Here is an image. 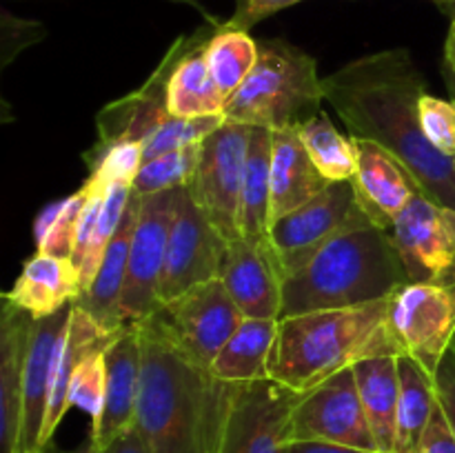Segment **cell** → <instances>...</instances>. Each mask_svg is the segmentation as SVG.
I'll return each mask as SVG.
<instances>
[{
  "mask_svg": "<svg viewBox=\"0 0 455 453\" xmlns=\"http://www.w3.org/2000/svg\"><path fill=\"white\" fill-rule=\"evenodd\" d=\"M323 91L351 138L385 147L431 200L455 211V160L440 154L422 133L420 100L427 84L409 49L355 58L324 76Z\"/></svg>",
  "mask_w": 455,
  "mask_h": 453,
  "instance_id": "1",
  "label": "cell"
},
{
  "mask_svg": "<svg viewBox=\"0 0 455 453\" xmlns=\"http://www.w3.org/2000/svg\"><path fill=\"white\" fill-rule=\"evenodd\" d=\"M138 324L142 373L136 426L151 453H213L238 382L218 380L182 351L156 315Z\"/></svg>",
  "mask_w": 455,
  "mask_h": 453,
  "instance_id": "2",
  "label": "cell"
},
{
  "mask_svg": "<svg viewBox=\"0 0 455 453\" xmlns=\"http://www.w3.org/2000/svg\"><path fill=\"white\" fill-rule=\"evenodd\" d=\"M407 282L389 229L376 225L364 211L283 280L280 318L385 300Z\"/></svg>",
  "mask_w": 455,
  "mask_h": 453,
  "instance_id": "3",
  "label": "cell"
},
{
  "mask_svg": "<svg viewBox=\"0 0 455 453\" xmlns=\"http://www.w3.org/2000/svg\"><path fill=\"white\" fill-rule=\"evenodd\" d=\"M391 298L278 320L269 378L296 393L378 355H403L389 324Z\"/></svg>",
  "mask_w": 455,
  "mask_h": 453,
  "instance_id": "4",
  "label": "cell"
},
{
  "mask_svg": "<svg viewBox=\"0 0 455 453\" xmlns=\"http://www.w3.org/2000/svg\"><path fill=\"white\" fill-rule=\"evenodd\" d=\"M323 100V78L309 53L283 38L258 40L256 65L227 100L225 118L249 127H296L318 114Z\"/></svg>",
  "mask_w": 455,
  "mask_h": 453,
  "instance_id": "5",
  "label": "cell"
},
{
  "mask_svg": "<svg viewBox=\"0 0 455 453\" xmlns=\"http://www.w3.org/2000/svg\"><path fill=\"white\" fill-rule=\"evenodd\" d=\"M251 127L225 123L200 142L198 164L187 191L227 240L240 238L244 167Z\"/></svg>",
  "mask_w": 455,
  "mask_h": 453,
  "instance_id": "6",
  "label": "cell"
},
{
  "mask_svg": "<svg viewBox=\"0 0 455 453\" xmlns=\"http://www.w3.org/2000/svg\"><path fill=\"white\" fill-rule=\"evenodd\" d=\"M364 213L354 180L331 182L323 194L278 218L269 226V244L278 258L283 280L305 266L329 240Z\"/></svg>",
  "mask_w": 455,
  "mask_h": 453,
  "instance_id": "7",
  "label": "cell"
},
{
  "mask_svg": "<svg viewBox=\"0 0 455 453\" xmlns=\"http://www.w3.org/2000/svg\"><path fill=\"white\" fill-rule=\"evenodd\" d=\"M389 324L403 355L435 376L455 338V284L407 282L391 296Z\"/></svg>",
  "mask_w": 455,
  "mask_h": 453,
  "instance_id": "8",
  "label": "cell"
},
{
  "mask_svg": "<svg viewBox=\"0 0 455 453\" xmlns=\"http://www.w3.org/2000/svg\"><path fill=\"white\" fill-rule=\"evenodd\" d=\"M300 395L271 378L238 385L213 453H287Z\"/></svg>",
  "mask_w": 455,
  "mask_h": 453,
  "instance_id": "9",
  "label": "cell"
},
{
  "mask_svg": "<svg viewBox=\"0 0 455 453\" xmlns=\"http://www.w3.org/2000/svg\"><path fill=\"white\" fill-rule=\"evenodd\" d=\"M227 244L229 240L204 216L187 187L178 189L167 260L160 280V305L176 300L198 284L216 280L220 275Z\"/></svg>",
  "mask_w": 455,
  "mask_h": 453,
  "instance_id": "10",
  "label": "cell"
},
{
  "mask_svg": "<svg viewBox=\"0 0 455 453\" xmlns=\"http://www.w3.org/2000/svg\"><path fill=\"white\" fill-rule=\"evenodd\" d=\"M176 198L178 189L140 195L123 296L124 322H140L160 309V280L167 260Z\"/></svg>",
  "mask_w": 455,
  "mask_h": 453,
  "instance_id": "11",
  "label": "cell"
},
{
  "mask_svg": "<svg viewBox=\"0 0 455 453\" xmlns=\"http://www.w3.org/2000/svg\"><path fill=\"white\" fill-rule=\"evenodd\" d=\"M409 282L455 284V211L416 194L389 229Z\"/></svg>",
  "mask_w": 455,
  "mask_h": 453,
  "instance_id": "12",
  "label": "cell"
},
{
  "mask_svg": "<svg viewBox=\"0 0 455 453\" xmlns=\"http://www.w3.org/2000/svg\"><path fill=\"white\" fill-rule=\"evenodd\" d=\"M293 440H315L378 451L360 400L354 367L300 395L291 413V442Z\"/></svg>",
  "mask_w": 455,
  "mask_h": 453,
  "instance_id": "13",
  "label": "cell"
},
{
  "mask_svg": "<svg viewBox=\"0 0 455 453\" xmlns=\"http://www.w3.org/2000/svg\"><path fill=\"white\" fill-rule=\"evenodd\" d=\"M154 315L182 351L204 367H212L218 351L244 320L220 278L198 284L176 300L164 302Z\"/></svg>",
  "mask_w": 455,
  "mask_h": 453,
  "instance_id": "14",
  "label": "cell"
},
{
  "mask_svg": "<svg viewBox=\"0 0 455 453\" xmlns=\"http://www.w3.org/2000/svg\"><path fill=\"white\" fill-rule=\"evenodd\" d=\"M180 52L182 38H178L142 87H138L136 91L120 98V100L109 102L100 111V115H98V142L84 154L89 171L96 167L98 160L111 147L124 145V142H138V145L145 147V142H149L172 118V111L167 105V84Z\"/></svg>",
  "mask_w": 455,
  "mask_h": 453,
  "instance_id": "15",
  "label": "cell"
},
{
  "mask_svg": "<svg viewBox=\"0 0 455 453\" xmlns=\"http://www.w3.org/2000/svg\"><path fill=\"white\" fill-rule=\"evenodd\" d=\"M218 278L222 280L244 318H280L283 271L269 240H231L227 244Z\"/></svg>",
  "mask_w": 455,
  "mask_h": 453,
  "instance_id": "16",
  "label": "cell"
},
{
  "mask_svg": "<svg viewBox=\"0 0 455 453\" xmlns=\"http://www.w3.org/2000/svg\"><path fill=\"white\" fill-rule=\"evenodd\" d=\"M107 389L102 413L92 425V442L98 449L136 425L142 373L140 324L127 322L105 351Z\"/></svg>",
  "mask_w": 455,
  "mask_h": 453,
  "instance_id": "17",
  "label": "cell"
},
{
  "mask_svg": "<svg viewBox=\"0 0 455 453\" xmlns=\"http://www.w3.org/2000/svg\"><path fill=\"white\" fill-rule=\"evenodd\" d=\"M71 306L74 305H67L58 314L34 320L31 324L25 373H22V417L18 453H43L40 433H43L44 416H47L52 369L60 338L69 322Z\"/></svg>",
  "mask_w": 455,
  "mask_h": 453,
  "instance_id": "18",
  "label": "cell"
},
{
  "mask_svg": "<svg viewBox=\"0 0 455 453\" xmlns=\"http://www.w3.org/2000/svg\"><path fill=\"white\" fill-rule=\"evenodd\" d=\"M358 151V171L354 185L364 211L376 225L391 229L395 218L420 194V185L407 167L385 147L371 140L354 138ZM425 194V191H422Z\"/></svg>",
  "mask_w": 455,
  "mask_h": 453,
  "instance_id": "19",
  "label": "cell"
},
{
  "mask_svg": "<svg viewBox=\"0 0 455 453\" xmlns=\"http://www.w3.org/2000/svg\"><path fill=\"white\" fill-rule=\"evenodd\" d=\"M120 331L123 329H118V331H107L92 315L84 314L80 306H71L69 322H67L65 333H62L60 345H58L56 360H53L47 416H44L43 433H40V451H44L52 444L58 426H60L62 417H65L67 409H69V386L76 369L93 351L109 346L111 340Z\"/></svg>",
  "mask_w": 455,
  "mask_h": 453,
  "instance_id": "20",
  "label": "cell"
},
{
  "mask_svg": "<svg viewBox=\"0 0 455 453\" xmlns=\"http://www.w3.org/2000/svg\"><path fill=\"white\" fill-rule=\"evenodd\" d=\"M34 318L12 302L0 315V453H18L22 417V373Z\"/></svg>",
  "mask_w": 455,
  "mask_h": 453,
  "instance_id": "21",
  "label": "cell"
},
{
  "mask_svg": "<svg viewBox=\"0 0 455 453\" xmlns=\"http://www.w3.org/2000/svg\"><path fill=\"white\" fill-rule=\"evenodd\" d=\"M138 209H140V195L133 191L118 231L107 247L96 278L74 302L107 331H118L127 324L123 320V296L124 284H127L129 249H132L133 229H136Z\"/></svg>",
  "mask_w": 455,
  "mask_h": 453,
  "instance_id": "22",
  "label": "cell"
},
{
  "mask_svg": "<svg viewBox=\"0 0 455 453\" xmlns=\"http://www.w3.org/2000/svg\"><path fill=\"white\" fill-rule=\"evenodd\" d=\"M216 20H209L196 34L182 36V52L167 84V105L176 118L225 114L227 100L218 91L204 58V44L216 34Z\"/></svg>",
  "mask_w": 455,
  "mask_h": 453,
  "instance_id": "23",
  "label": "cell"
},
{
  "mask_svg": "<svg viewBox=\"0 0 455 453\" xmlns=\"http://www.w3.org/2000/svg\"><path fill=\"white\" fill-rule=\"evenodd\" d=\"M80 296V271L71 258L36 253L25 262L13 287L4 293V300L40 320L74 305Z\"/></svg>",
  "mask_w": 455,
  "mask_h": 453,
  "instance_id": "24",
  "label": "cell"
},
{
  "mask_svg": "<svg viewBox=\"0 0 455 453\" xmlns=\"http://www.w3.org/2000/svg\"><path fill=\"white\" fill-rule=\"evenodd\" d=\"M331 182L318 171L307 154L296 127L274 129V151H271V225L323 194ZM269 225V226H271Z\"/></svg>",
  "mask_w": 455,
  "mask_h": 453,
  "instance_id": "25",
  "label": "cell"
},
{
  "mask_svg": "<svg viewBox=\"0 0 455 453\" xmlns=\"http://www.w3.org/2000/svg\"><path fill=\"white\" fill-rule=\"evenodd\" d=\"M360 400L380 453H394L395 425H398V355L367 358L354 367Z\"/></svg>",
  "mask_w": 455,
  "mask_h": 453,
  "instance_id": "26",
  "label": "cell"
},
{
  "mask_svg": "<svg viewBox=\"0 0 455 453\" xmlns=\"http://www.w3.org/2000/svg\"><path fill=\"white\" fill-rule=\"evenodd\" d=\"M278 338L275 318H244L212 362V373L225 382L269 378V360Z\"/></svg>",
  "mask_w": 455,
  "mask_h": 453,
  "instance_id": "27",
  "label": "cell"
},
{
  "mask_svg": "<svg viewBox=\"0 0 455 453\" xmlns=\"http://www.w3.org/2000/svg\"><path fill=\"white\" fill-rule=\"evenodd\" d=\"M271 151L274 129L251 127L240 203V238L267 242L271 225Z\"/></svg>",
  "mask_w": 455,
  "mask_h": 453,
  "instance_id": "28",
  "label": "cell"
},
{
  "mask_svg": "<svg viewBox=\"0 0 455 453\" xmlns=\"http://www.w3.org/2000/svg\"><path fill=\"white\" fill-rule=\"evenodd\" d=\"M398 378L400 398L394 453H416L438 409L435 376L409 355H398Z\"/></svg>",
  "mask_w": 455,
  "mask_h": 453,
  "instance_id": "29",
  "label": "cell"
},
{
  "mask_svg": "<svg viewBox=\"0 0 455 453\" xmlns=\"http://www.w3.org/2000/svg\"><path fill=\"white\" fill-rule=\"evenodd\" d=\"M298 133L307 154L329 182L354 180L358 171L355 140L338 131L324 111H318L309 120L298 124Z\"/></svg>",
  "mask_w": 455,
  "mask_h": 453,
  "instance_id": "30",
  "label": "cell"
},
{
  "mask_svg": "<svg viewBox=\"0 0 455 453\" xmlns=\"http://www.w3.org/2000/svg\"><path fill=\"white\" fill-rule=\"evenodd\" d=\"M204 58L218 91L229 100L256 65L258 40H253L249 31L225 29L218 22L216 34L204 44Z\"/></svg>",
  "mask_w": 455,
  "mask_h": 453,
  "instance_id": "31",
  "label": "cell"
},
{
  "mask_svg": "<svg viewBox=\"0 0 455 453\" xmlns=\"http://www.w3.org/2000/svg\"><path fill=\"white\" fill-rule=\"evenodd\" d=\"M87 187H80L74 195L58 203L47 204L34 222V238L38 253L58 258L74 256L76 231H78L80 213L87 203Z\"/></svg>",
  "mask_w": 455,
  "mask_h": 453,
  "instance_id": "32",
  "label": "cell"
},
{
  "mask_svg": "<svg viewBox=\"0 0 455 453\" xmlns=\"http://www.w3.org/2000/svg\"><path fill=\"white\" fill-rule=\"evenodd\" d=\"M132 195H133L132 182H114V185L107 189L105 200H102L100 216H98V222H96V229H93L87 253H84L83 265H80L78 269L80 282H83V293L84 289L93 282V278H96L102 258H105L107 247H109L111 238H114L116 231H118L120 220H123L124 209H127Z\"/></svg>",
  "mask_w": 455,
  "mask_h": 453,
  "instance_id": "33",
  "label": "cell"
},
{
  "mask_svg": "<svg viewBox=\"0 0 455 453\" xmlns=\"http://www.w3.org/2000/svg\"><path fill=\"white\" fill-rule=\"evenodd\" d=\"M200 142L198 145L182 147V149L169 151L158 158L145 160L133 180V191L138 195L160 194L169 189H182L191 182L198 164Z\"/></svg>",
  "mask_w": 455,
  "mask_h": 453,
  "instance_id": "34",
  "label": "cell"
},
{
  "mask_svg": "<svg viewBox=\"0 0 455 453\" xmlns=\"http://www.w3.org/2000/svg\"><path fill=\"white\" fill-rule=\"evenodd\" d=\"M105 349L93 351L92 355L80 362L76 369L74 378H71L69 386V407L83 409L84 413L92 416L96 422L102 413V404H105V389H107V360ZM92 422V425H93Z\"/></svg>",
  "mask_w": 455,
  "mask_h": 453,
  "instance_id": "35",
  "label": "cell"
},
{
  "mask_svg": "<svg viewBox=\"0 0 455 453\" xmlns=\"http://www.w3.org/2000/svg\"><path fill=\"white\" fill-rule=\"evenodd\" d=\"M420 127L440 154L455 160V100L425 93L420 100Z\"/></svg>",
  "mask_w": 455,
  "mask_h": 453,
  "instance_id": "36",
  "label": "cell"
},
{
  "mask_svg": "<svg viewBox=\"0 0 455 453\" xmlns=\"http://www.w3.org/2000/svg\"><path fill=\"white\" fill-rule=\"evenodd\" d=\"M142 163H145V158H142V145H138V142L116 145L111 149H107L105 155L96 163V167L89 171L92 173L89 180L105 187V189H109L114 182H132L133 185Z\"/></svg>",
  "mask_w": 455,
  "mask_h": 453,
  "instance_id": "37",
  "label": "cell"
},
{
  "mask_svg": "<svg viewBox=\"0 0 455 453\" xmlns=\"http://www.w3.org/2000/svg\"><path fill=\"white\" fill-rule=\"evenodd\" d=\"M0 31H3V43H0V53H3L0 65L3 67H7L16 53H20L29 44L38 43L44 36V27L40 22L20 20L9 12L0 13Z\"/></svg>",
  "mask_w": 455,
  "mask_h": 453,
  "instance_id": "38",
  "label": "cell"
},
{
  "mask_svg": "<svg viewBox=\"0 0 455 453\" xmlns=\"http://www.w3.org/2000/svg\"><path fill=\"white\" fill-rule=\"evenodd\" d=\"M302 0H235V9L225 22H220L225 29L249 31L265 18L274 16L280 9H287Z\"/></svg>",
  "mask_w": 455,
  "mask_h": 453,
  "instance_id": "39",
  "label": "cell"
},
{
  "mask_svg": "<svg viewBox=\"0 0 455 453\" xmlns=\"http://www.w3.org/2000/svg\"><path fill=\"white\" fill-rule=\"evenodd\" d=\"M416 453H455V433L440 402Z\"/></svg>",
  "mask_w": 455,
  "mask_h": 453,
  "instance_id": "40",
  "label": "cell"
},
{
  "mask_svg": "<svg viewBox=\"0 0 455 453\" xmlns=\"http://www.w3.org/2000/svg\"><path fill=\"white\" fill-rule=\"evenodd\" d=\"M435 393H438V402L443 407L444 416H447L449 425H451L455 433V354L449 351L444 355L443 364L435 371Z\"/></svg>",
  "mask_w": 455,
  "mask_h": 453,
  "instance_id": "41",
  "label": "cell"
},
{
  "mask_svg": "<svg viewBox=\"0 0 455 453\" xmlns=\"http://www.w3.org/2000/svg\"><path fill=\"white\" fill-rule=\"evenodd\" d=\"M102 453H151V449L149 444H147L145 435L140 433V429L133 425L132 429H127L124 433H120L118 438L111 440V442L102 449Z\"/></svg>",
  "mask_w": 455,
  "mask_h": 453,
  "instance_id": "42",
  "label": "cell"
},
{
  "mask_svg": "<svg viewBox=\"0 0 455 453\" xmlns=\"http://www.w3.org/2000/svg\"><path fill=\"white\" fill-rule=\"evenodd\" d=\"M287 453H378L364 451V449L345 447V444L333 442H315V440H293L287 444Z\"/></svg>",
  "mask_w": 455,
  "mask_h": 453,
  "instance_id": "43",
  "label": "cell"
},
{
  "mask_svg": "<svg viewBox=\"0 0 455 453\" xmlns=\"http://www.w3.org/2000/svg\"><path fill=\"white\" fill-rule=\"evenodd\" d=\"M444 60H447V67L455 74V29L453 27L447 36V44H444Z\"/></svg>",
  "mask_w": 455,
  "mask_h": 453,
  "instance_id": "44",
  "label": "cell"
},
{
  "mask_svg": "<svg viewBox=\"0 0 455 453\" xmlns=\"http://www.w3.org/2000/svg\"><path fill=\"white\" fill-rule=\"evenodd\" d=\"M444 83H447L449 93H451V100H455V74L449 67H444Z\"/></svg>",
  "mask_w": 455,
  "mask_h": 453,
  "instance_id": "45",
  "label": "cell"
},
{
  "mask_svg": "<svg viewBox=\"0 0 455 453\" xmlns=\"http://www.w3.org/2000/svg\"><path fill=\"white\" fill-rule=\"evenodd\" d=\"M78 453H102V449H98L96 444H93L92 440H89V444H87V447H83V449H80Z\"/></svg>",
  "mask_w": 455,
  "mask_h": 453,
  "instance_id": "46",
  "label": "cell"
},
{
  "mask_svg": "<svg viewBox=\"0 0 455 453\" xmlns=\"http://www.w3.org/2000/svg\"><path fill=\"white\" fill-rule=\"evenodd\" d=\"M435 4H440L443 9H451V12H455V0H434Z\"/></svg>",
  "mask_w": 455,
  "mask_h": 453,
  "instance_id": "47",
  "label": "cell"
},
{
  "mask_svg": "<svg viewBox=\"0 0 455 453\" xmlns=\"http://www.w3.org/2000/svg\"><path fill=\"white\" fill-rule=\"evenodd\" d=\"M182 3H189V4H196V0H182Z\"/></svg>",
  "mask_w": 455,
  "mask_h": 453,
  "instance_id": "48",
  "label": "cell"
},
{
  "mask_svg": "<svg viewBox=\"0 0 455 453\" xmlns=\"http://www.w3.org/2000/svg\"><path fill=\"white\" fill-rule=\"evenodd\" d=\"M451 351L455 354V338H453V345H451Z\"/></svg>",
  "mask_w": 455,
  "mask_h": 453,
  "instance_id": "49",
  "label": "cell"
},
{
  "mask_svg": "<svg viewBox=\"0 0 455 453\" xmlns=\"http://www.w3.org/2000/svg\"><path fill=\"white\" fill-rule=\"evenodd\" d=\"M451 27L455 29V12H453V25H451Z\"/></svg>",
  "mask_w": 455,
  "mask_h": 453,
  "instance_id": "50",
  "label": "cell"
}]
</instances>
